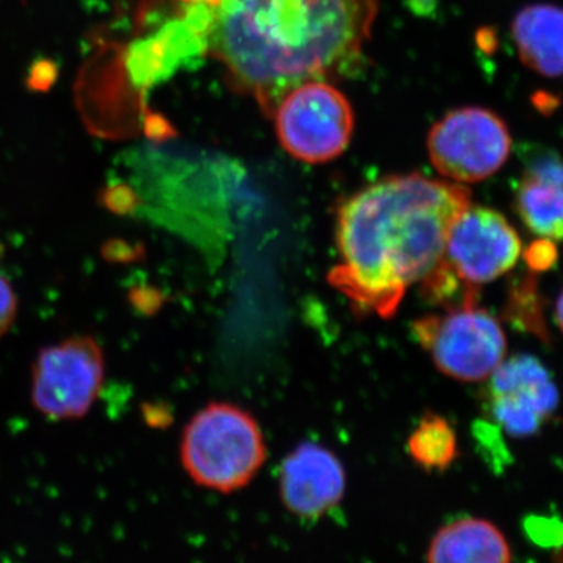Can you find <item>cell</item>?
Instances as JSON below:
<instances>
[{
	"instance_id": "obj_1",
	"label": "cell",
	"mask_w": 563,
	"mask_h": 563,
	"mask_svg": "<svg viewBox=\"0 0 563 563\" xmlns=\"http://www.w3.org/2000/svg\"><path fill=\"white\" fill-rule=\"evenodd\" d=\"M185 25L233 91L272 118L288 91L347 76L372 38L379 0H180Z\"/></svg>"
},
{
	"instance_id": "obj_2",
	"label": "cell",
	"mask_w": 563,
	"mask_h": 563,
	"mask_svg": "<svg viewBox=\"0 0 563 563\" xmlns=\"http://www.w3.org/2000/svg\"><path fill=\"white\" fill-rule=\"evenodd\" d=\"M470 206L472 191L455 181L417 173L374 181L340 203V262L329 284L361 312L391 318L442 261L448 233Z\"/></svg>"
},
{
	"instance_id": "obj_3",
	"label": "cell",
	"mask_w": 563,
	"mask_h": 563,
	"mask_svg": "<svg viewBox=\"0 0 563 563\" xmlns=\"http://www.w3.org/2000/svg\"><path fill=\"white\" fill-rule=\"evenodd\" d=\"M180 461L199 487L239 492L261 472L266 446L261 428L242 407L211 402L181 433Z\"/></svg>"
},
{
	"instance_id": "obj_4",
	"label": "cell",
	"mask_w": 563,
	"mask_h": 563,
	"mask_svg": "<svg viewBox=\"0 0 563 563\" xmlns=\"http://www.w3.org/2000/svg\"><path fill=\"white\" fill-rule=\"evenodd\" d=\"M277 140L288 155L307 165L339 158L354 135L350 99L332 81L313 80L292 88L273 113Z\"/></svg>"
},
{
	"instance_id": "obj_5",
	"label": "cell",
	"mask_w": 563,
	"mask_h": 563,
	"mask_svg": "<svg viewBox=\"0 0 563 563\" xmlns=\"http://www.w3.org/2000/svg\"><path fill=\"white\" fill-rule=\"evenodd\" d=\"M413 333L437 368L463 383L487 380L507 354L501 322L476 303L421 318Z\"/></svg>"
},
{
	"instance_id": "obj_6",
	"label": "cell",
	"mask_w": 563,
	"mask_h": 563,
	"mask_svg": "<svg viewBox=\"0 0 563 563\" xmlns=\"http://www.w3.org/2000/svg\"><path fill=\"white\" fill-rule=\"evenodd\" d=\"M106 377V355L90 335L40 350L32 366V404L49 420H79L90 412Z\"/></svg>"
},
{
	"instance_id": "obj_7",
	"label": "cell",
	"mask_w": 563,
	"mask_h": 563,
	"mask_svg": "<svg viewBox=\"0 0 563 563\" xmlns=\"http://www.w3.org/2000/svg\"><path fill=\"white\" fill-rule=\"evenodd\" d=\"M512 136L506 122L483 107H462L435 122L428 135L433 168L455 184L495 176L509 161Z\"/></svg>"
},
{
	"instance_id": "obj_8",
	"label": "cell",
	"mask_w": 563,
	"mask_h": 563,
	"mask_svg": "<svg viewBox=\"0 0 563 563\" xmlns=\"http://www.w3.org/2000/svg\"><path fill=\"white\" fill-rule=\"evenodd\" d=\"M521 252L520 235L504 214L472 203L448 233L442 261L437 265L477 292L514 269Z\"/></svg>"
},
{
	"instance_id": "obj_9",
	"label": "cell",
	"mask_w": 563,
	"mask_h": 563,
	"mask_svg": "<svg viewBox=\"0 0 563 563\" xmlns=\"http://www.w3.org/2000/svg\"><path fill=\"white\" fill-rule=\"evenodd\" d=\"M487 380L488 413L514 439L536 435L558 409L559 390L553 377L532 355L504 358Z\"/></svg>"
},
{
	"instance_id": "obj_10",
	"label": "cell",
	"mask_w": 563,
	"mask_h": 563,
	"mask_svg": "<svg viewBox=\"0 0 563 563\" xmlns=\"http://www.w3.org/2000/svg\"><path fill=\"white\" fill-rule=\"evenodd\" d=\"M344 493L346 472L328 448L302 443L282 462L280 501L299 520H321L342 504Z\"/></svg>"
},
{
	"instance_id": "obj_11",
	"label": "cell",
	"mask_w": 563,
	"mask_h": 563,
	"mask_svg": "<svg viewBox=\"0 0 563 563\" xmlns=\"http://www.w3.org/2000/svg\"><path fill=\"white\" fill-rule=\"evenodd\" d=\"M515 210L526 228L548 242H563V162L543 155L529 165L515 192Z\"/></svg>"
},
{
	"instance_id": "obj_12",
	"label": "cell",
	"mask_w": 563,
	"mask_h": 563,
	"mask_svg": "<svg viewBox=\"0 0 563 563\" xmlns=\"http://www.w3.org/2000/svg\"><path fill=\"white\" fill-rule=\"evenodd\" d=\"M426 563H512V550L490 520L465 517L433 533Z\"/></svg>"
},
{
	"instance_id": "obj_13",
	"label": "cell",
	"mask_w": 563,
	"mask_h": 563,
	"mask_svg": "<svg viewBox=\"0 0 563 563\" xmlns=\"http://www.w3.org/2000/svg\"><path fill=\"white\" fill-rule=\"evenodd\" d=\"M202 46L184 21H173L147 38L135 40L125 55L133 87L150 90L168 79L185 58L201 54Z\"/></svg>"
},
{
	"instance_id": "obj_14",
	"label": "cell",
	"mask_w": 563,
	"mask_h": 563,
	"mask_svg": "<svg viewBox=\"0 0 563 563\" xmlns=\"http://www.w3.org/2000/svg\"><path fill=\"white\" fill-rule=\"evenodd\" d=\"M515 46L521 62L543 77L563 76V7L532 3L512 22Z\"/></svg>"
},
{
	"instance_id": "obj_15",
	"label": "cell",
	"mask_w": 563,
	"mask_h": 563,
	"mask_svg": "<svg viewBox=\"0 0 563 563\" xmlns=\"http://www.w3.org/2000/svg\"><path fill=\"white\" fill-rule=\"evenodd\" d=\"M410 457L428 472H444L457 457V435L453 426L435 413H426L410 435Z\"/></svg>"
},
{
	"instance_id": "obj_16",
	"label": "cell",
	"mask_w": 563,
	"mask_h": 563,
	"mask_svg": "<svg viewBox=\"0 0 563 563\" xmlns=\"http://www.w3.org/2000/svg\"><path fill=\"white\" fill-rule=\"evenodd\" d=\"M101 207L118 217H131L143 207V198L132 185L121 180H111L99 190Z\"/></svg>"
},
{
	"instance_id": "obj_17",
	"label": "cell",
	"mask_w": 563,
	"mask_h": 563,
	"mask_svg": "<svg viewBox=\"0 0 563 563\" xmlns=\"http://www.w3.org/2000/svg\"><path fill=\"white\" fill-rule=\"evenodd\" d=\"M60 76V66L49 57L35 58L25 74V88L32 92H49Z\"/></svg>"
},
{
	"instance_id": "obj_18",
	"label": "cell",
	"mask_w": 563,
	"mask_h": 563,
	"mask_svg": "<svg viewBox=\"0 0 563 563\" xmlns=\"http://www.w3.org/2000/svg\"><path fill=\"white\" fill-rule=\"evenodd\" d=\"M101 255L103 261L109 263H135L146 257V247L140 242H128V240L111 239L102 244Z\"/></svg>"
},
{
	"instance_id": "obj_19",
	"label": "cell",
	"mask_w": 563,
	"mask_h": 563,
	"mask_svg": "<svg viewBox=\"0 0 563 563\" xmlns=\"http://www.w3.org/2000/svg\"><path fill=\"white\" fill-rule=\"evenodd\" d=\"M18 314V296L5 277L0 276V339L10 331Z\"/></svg>"
},
{
	"instance_id": "obj_20",
	"label": "cell",
	"mask_w": 563,
	"mask_h": 563,
	"mask_svg": "<svg viewBox=\"0 0 563 563\" xmlns=\"http://www.w3.org/2000/svg\"><path fill=\"white\" fill-rule=\"evenodd\" d=\"M162 292L151 287H135L129 292V302L139 313L154 314L162 307Z\"/></svg>"
},
{
	"instance_id": "obj_21",
	"label": "cell",
	"mask_w": 563,
	"mask_h": 563,
	"mask_svg": "<svg viewBox=\"0 0 563 563\" xmlns=\"http://www.w3.org/2000/svg\"><path fill=\"white\" fill-rule=\"evenodd\" d=\"M143 129L146 139L154 141V143H162V141L176 135V131H174L172 124L166 121V118L154 110L144 113Z\"/></svg>"
},
{
	"instance_id": "obj_22",
	"label": "cell",
	"mask_w": 563,
	"mask_h": 563,
	"mask_svg": "<svg viewBox=\"0 0 563 563\" xmlns=\"http://www.w3.org/2000/svg\"><path fill=\"white\" fill-rule=\"evenodd\" d=\"M555 321H558L559 329L563 332V290L559 295L558 302H555Z\"/></svg>"
}]
</instances>
